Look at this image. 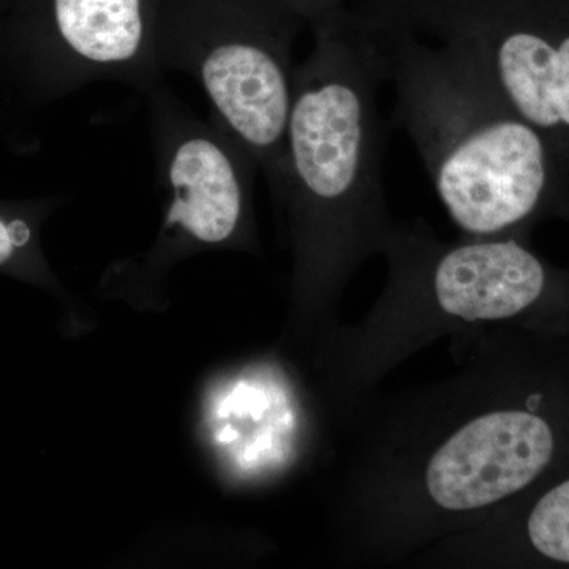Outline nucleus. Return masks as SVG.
Returning a JSON list of instances; mask_svg holds the SVG:
<instances>
[{
  "instance_id": "f257e3e1",
  "label": "nucleus",
  "mask_w": 569,
  "mask_h": 569,
  "mask_svg": "<svg viewBox=\"0 0 569 569\" xmlns=\"http://www.w3.org/2000/svg\"><path fill=\"white\" fill-rule=\"evenodd\" d=\"M353 28L395 88L396 122L460 230L509 236L539 217H569L567 164L481 74L396 22L372 17Z\"/></svg>"
},
{
  "instance_id": "f03ea898",
  "label": "nucleus",
  "mask_w": 569,
  "mask_h": 569,
  "mask_svg": "<svg viewBox=\"0 0 569 569\" xmlns=\"http://www.w3.org/2000/svg\"><path fill=\"white\" fill-rule=\"evenodd\" d=\"M380 82L350 18L316 33L313 50L295 67L279 198L290 204L312 276L331 274L383 222Z\"/></svg>"
},
{
  "instance_id": "7ed1b4c3",
  "label": "nucleus",
  "mask_w": 569,
  "mask_h": 569,
  "mask_svg": "<svg viewBox=\"0 0 569 569\" xmlns=\"http://www.w3.org/2000/svg\"><path fill=\"white\" fill-rule=\"evenodd\" d=\"M302 20L282 0H160L157 62L203 89L212 119L280 193Z\"/></svg>"
},
{
  "instance_id": "20e7f679",
  "label": "nucleus",
  "mask_w": 569,
  "mask_h": 569,
  "mask_svg": "<svg viewBox=\"0 0 569 569\" xmlns=\"http://www.w3.org/2000/svg\"><path fill=\"white\" fill-rule=\"evenodd\" d=\"M380 18L455 52L569 170V0H400Z\"/></svg>"
},
{
  "instance_id": "39448f33",
  "label": "nucleus",
  "mask_w": 569,
  "mask_h": 569,
  "mask_svg": "<svg viewBox=\"0 0 569 569\" xmlns=\"http://www.w3.org/2000/svg\"><path fill=\"white\" fill-rule=\"evenodd\" d=\"M148 97L160 186L168 193L164 250L222 247L244 236L258 167L219 122L203 121L162 81Z\"/></svg>"
},
{
  "instance_id": "423d86ee",
  "label": "nucleus",
  "mask_w": 569,
  "mask_h": 569,
  "mask_svg": "<svg viewBox=\"0 0 569 569\" xmlns=\"http://www.w3.org/2000/svg\"><path fill=\"white\" fill-rule=\"evenodd\" d=\"M430 293L451 317L512 320L559 307L569 313V274L552 268L516 236L456 246L433 258Z\"/></svg>"
},
{
  "instance_id": "0eeeda50",
  "label": "nucleus",
  "mask_w": 569,
  "mask_h": 569,
  "mask_svg": "<svg viewBox=\"0 0 569 569\" xmlns=\"http://www.w3.org/2000/svg\"><path fill=\"white\" fill-rule=\"evenodd\" d=\"M159 7L160 0H41L62 81L69 88L118 81L141 92L162 81Z\"/></svg>"
},
{
  "instance_id": "6e6552de",
  "label": "nucleus",
  "mask_w": 569,
  "mask_h": 569,
  "mask_svg": "<svg viewBox=\"0 0 569 569\" xmlns=\"http://www.w3.org/2000/svg\"><path fill=\"white\" fill-rule=\"evenodd\" d=\"M522 535L531 556L569 567V471L535 498Z\"/></svg>"
},
{
  "instance_id": "1a4fd4ad",
  "label": "nucleus",
  "mask_w": 569,
  "mask_h": 569,
  "mask_svg": "<svg viewBox=\"0 0 569 569\" xmlns=\"http://www.w3.org/2000/svg\"><path fill=\"white\" fill-rule=\"evenodd\" d=\"M284 6L312 28L313 33L335 31L347 24L348 17L340 9V0H282Z\"/></svg>"
},
{
  "instance_id": "9d476101",
  "label": "nucleus",
  "mask_w": 569,
  "mask_h": 569,
  "mask_svg": "<svg viewBox=\"0 0 569 569\" xmlns=\"http://www.w3.org/2000/svg\"><path fill=\"white\" fill-rule=\"evenodd\" d=\"M31 231L21 220L7 223L0 219V264L13 258L14 252L29 241Z\"/></svg>"
}]
</instances>
